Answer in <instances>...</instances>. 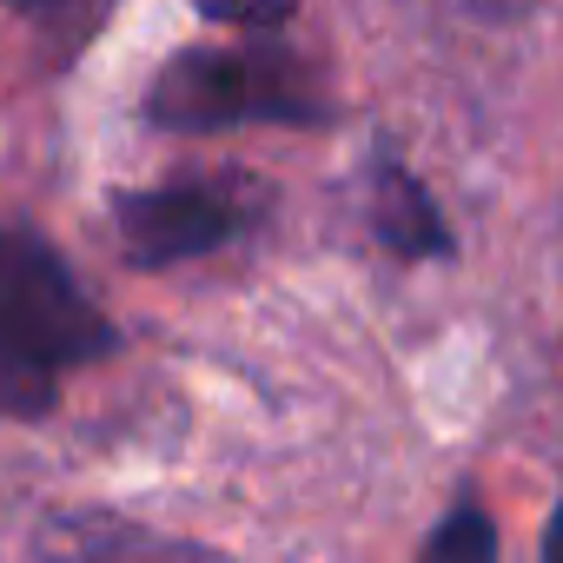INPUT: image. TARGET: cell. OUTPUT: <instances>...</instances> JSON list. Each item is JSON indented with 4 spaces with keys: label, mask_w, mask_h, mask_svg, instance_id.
I'll return each instance as SVG.
<instances>
[{
    "label": "cell",
    "mask_w": 563,
    "mask_h": 563,
    "mask_svg": "<svg viewBox=\"0 0 563 563\" xmlns=\"http://www.w3.org/2000/svg\"><path fill=\"white\" fill-rule=\"evenodd\" d=\"M543 563H563V504L550 517V537H543Z\"/></svg>",
    "instance_id": "obj_8"
},
{
    "label": "cell",
    "mask_w": 563,
    "mask_h": 563,
    "mask_svg": "<svg viewBox=\"0 0 563 563\" xmlns=\"http://www.w3.org/2000/svg\"><path fill=\"white\" fill-rule=\"evenodd\" d=\"M372 232L398 258H444L451 252V225H444L438 199L424 192V179L391 146L372 153Z\"/></svg>",
    "instance_id": "obj_4"
},
{
    "label": "cell",
    "mask_w": 563,
    "mask_h": 563,
    "mask_svg": "<svg viewBox=\"0 0 563 563\" xmlns=\"http://www.w3.org/2000/svg\"><path fill=\"white\" fill-rule=\"evenodd\" d=\"M245 192L252 186H239V179H166V186L120 192L113 199L120 245L146 272L179 265V258H206L245 225V212H252Z\"/></svg>",
    "instance_id": "obj_3"
},
{
    "label": "cell",
    "mask_w": 563,
    "mask_h": 563,
    "mask_svg": "<svg viewBox=\"0 0 563 563\" xmlns=\"http://www.w3.org/2000/svg\"><path fill=\"white\" fill-rule=\"evenodd\" d=\"M471 8H477V14H484V21H510V14H517V8H523V0H471Z\"/></svg>",
    "instance_id": "obj_9"
},
{
    "label": "cell",
    "mask_w": 563,
    "mask_h": 563,
    "mask_svg": "<svg viewBox=\"0 0 563 563\" xmlns=\"http://www.w3.org/2000/svg\"><path fill=\"white\" fill-rule=\"evenodd\" d=\"M87 563H219L212 550L186 537H153V530H107L87 543Z\"/></svg>",
    "instance_id": "obj_5"
},
{
    "label": "cell",
    "mask_w": 563,
    "mask_h": 563,
    "mask_svg": "<svg viewBox=\"0 0 563 563\" xmlns=\"http://www.w3.org/2000/svg\"><path fill=\"white\" fill-rule=\"evenodd\" d=\"M424 563H497V530L484 510H451L431 543H424Z\"/></svg>",
    "instance_id": "obj_6"
},
{
    "label": "cell",
    "mask_w": 563,
    "mask_h": 563,
    "mask_svg": "<svg viewBox=\"0 0 563 563\" xmlns=\"http://www.w3.org/2000/svg\"><path fill=\"white\" fill-rule=\"evenodd\" d=\"M113 345L120 332L80 292L67 258L21 225H0V418L54 411L60 378Z\"/></svg>",
    "instance_id": "obj_1"
},
{
    "label": "cell",
    "mask_w": 563,
    "mask_h": 563,
    "mask_svg": "<svg viewBox=\"0 0 563 563\" xmlns=\"http://www.w3.org/2000/svg\"><path fill=\"white\" fill-rule=\"evenodd\" d=\"M0 8H14V14H41V8H60V0H0Z\"/></svg>",
    "instance_id": "obj_10"
},
{
    "label": "cell",
    "mask_w": 563,
    "mask_h": 563,
    "mask_svg": "<svg viewBox=\"0 0 563 563\" xmlns=\"http://www.w3.org/2000/svg\"><path fill=\"white\" fill-rule=\"evenodd\" d=\"M146 120L166 133H225V126H332L339 107L312 67L278 47V34L239 47H186L146 87Z\"/></svg>",
    "instance_id": "obj_2"
},
{
    "label": "cell",
    "mask_w": 563,
    "mask_h": 563,
    "mask_svg": "<svg viewBox=\"0 0 563 563\" xmlns=\"http://www.w3.org/2000/svg\"><path fill=\"white\" fill-rule=\"evenodd\" d=\"M192 14L212 21V27H232V34H278L292 14H299V0H192Z\"/></svg>",
    "instance_id": "obj_7"
}]
</instances>
